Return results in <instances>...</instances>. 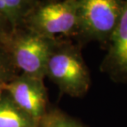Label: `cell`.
<instances>
[{
    "mask_svg": "<svg viewBox=\"0 0 127 127\" xmlns=\"http://www.w3.org/2000/svg\"><path fill=\"white\" fill-rule=\"evenodd\" d=\"M45 76L60 92L72 97H81L89 89L91 79L80 50L61 38L57 40L49 60Z\"/></svg>",
    "mask_w": 127,
    "mask_h": 127,
    "instance_id": "1",
    "label": "cell"
},
{
    "mask_svg": "<svg viewBox=\"0 0 127 127\" xmlns=\"http://www.w3.org/2000/svg\"><path fill=\"white\" fill-rule=\"evenodd\" d=\"M78 0L37 1L22 28L49 39L76 36Z\"/></svg>",
    "mask_w": 127,
    "mask_h": 127,
    "instance_id": "2",
    "label": "cell"
},
{
    "mask_svg": "<svg viewBox=\"0 0 127 127\" xmlns=\"http://www.w3.org/2000/svg\"><path fill=\"white\" fill-rule=\"evenodd\" d=\"M58 40L20 28L12 33L5 50L16 69L23 74L44 79L48 60Z\"/></svg>",
    "mask_w": 127,
    "mask_h": 127,
    "instance_id": "3",
    "label": "cell"
},
{
    "mask_svg": "<svg viewBox=\"0 0 127 127\" xmlns=\"http://www.w3.org/2000/svg\"><path fill=\"white\" fill-rule=\"evenodd\" d=\"M122 0H78L76 37L109 42L123 12Z\"/></svg>",
    "mask_w": 127,
    "mask_h": 127,
    "instance_id": "4",
    "label": "cell"
},
{
    "mask_svg": "<svg viewBox=\"0 0 127 127\" xmlns=\"http://www.w3.org/2000/svg\"><path fill=\"white\" fill-rule=\"evenodd\" d=\"M4 91L36 123L47 113V92L41 78L21 73L5 83Z\"/></svg>",
    "mask_w": 127,
    "mask_h": 127,
    "instance_id": "5",
    "label": "cell"
},
{
    "mask_svg": "<svg viewBox=\"0 0 127 127\" xmlns=\"http://www.w3.org/2000/svg\"><path fill=\"white\" fill-rule=\"evenodd\" d=\"M109 50L101 69L117 80L127 79V1L115 32L109 40Z\"/></svg>",
    "mask_w": 127,
    "mask_h": 127,
    "instance_id": "6",
    "label": "cell"
},
{
    "mask_svg": "<svg viewBox=\"0 0 127 127\" xmlns=\"http://www.w3.org/2000/svg\"><path fill=\"white\" fill-rule=\"evenodd\" d=\"M36 2L32 0H0V15L12 33L23 27L25 19Z\"/></svg>",
    "mask_w": 127,
    "mask_h": 127,
    "instance_id": "7",
    "label": "cell"
},
{
    "mask_svg": "<svg viewBox=\"0 0 127 127\" xmlns=\"http://www.w3.org/2000/svg\"><path fill=\"white\" fill-rule=\"evenodd\" d=\"M36 125L4 92L0 98V127H36Z\"/></svg>",
    "mask_w": 127,
    "mask_h": 127,
    "instance_id": "8",
    "label": "cell"
},
{
    "mask_svg": "<svg viewBox=\"0 0 127 127\" xmlns=\"http://www.w3.org/2000/svg\"><path fill=\"white\" fill-rule=\"evenodd\" d=\"M36 127H86L60 110H50L37 123Z\"/></svg>",
    "mask_w": 127,
    "mask_h": 127,
    "instance_id": "9",
    "label": "cell"
},
{
    "mask_svg": "<svg viewBox=\"0 0 127 127\" xmlns=\"http://www.w3.org/2000/svg\"><path fill=\"white\" fill-rule=\"evenodd\" d=\"M15 71L16 68L12 65L6 50L0 47V82L7 83L11 81L17 76Z\"/></svg>",
    "mask_w": 127,
    "mask_h": 127,
    "instance_id": "10",
    "label": "cell"
},
{
    "mask_svg": "<svg viewBox=\"0 0 127 127\" xmlns=\"http://www.w3.org/2000/svg\"><path fill=\"white\" fill-rule=\"evenodd\" d=\"M12 35V31L9 26L0 15V47L6 48Z\"/></svg>",
    "mask_w": 127,
    "mask_h": 127,
    "instance_id": "11",
    "label": "cell"
},
{
    "mask_svg": "<svg viewBox=\"0 0 127 127\" xmlns=\"http://www.w3.org/2000/svg\"><path fill=\"white\" fill-rule=\"evenodd\" d=\"M6 83H2V82H0V98L2 97V95L4 93V84Z\"/></svg>",
    "mask_w": 127,
    "mask_h": 127,
    "instance_id": "12",
    "label": "cell"
}]
</instances>
